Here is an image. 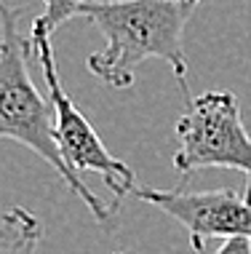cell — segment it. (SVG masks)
I'll return each mask as SVG.
<instances>
[{
  "instance_id": "277c9868",
  "label": "cell",
  "mask_w": 251,
  "mask_h": 254,
  "mask_svg": "<svg viewBox=\"0 0 251 254\" xmlns=\"http://www.w3.org/2000/svg\"><path fill=\"white\" fill-rule=\"evenodd\" d=\"M30 40H32V51H35L40 62V70H43L46 86H49V99L53 105V136H56V145L62 150L64 163L75 174L78 171H97L104 180L107 190L115 195L112 203L120 206L126 195H134V190H137L134 169L104 147V142L99 139V134L94 131L88 118L75 107V102L67 97L56 70V59H53L51 32L38 19L32 22Z\"/></svg>"
},
{
  "instance_id": "52a82bcc",
  "label": "cell",
  "mask_w": 251,
  "mask_h": 254,
  "mask_svg": "<svg viewBox=\"0 0 251 254\" xmlns=\"http://www.w3.org/2000/svg\"><path fill=\"white\" fill-rule=\"evenodd\" d=\"M94 3V0H43V13L38 16V22L53 35V30H59L64 22H70L72 16H80L83 5Z\"/></svg>"
},
{
  "instance_id": "7a4b0ae2",
  "label": "cell",
  "mask_w": 251,
  "mask_h": 254,
  "mask_svg": "<svg viewBox=\"0 0 251 254\" xmlns=\"http://www.w3.org/2000/svg\"><path fill=\"white\" fill-rule=\"evenodd\" d=\"M24 8H11L0 0V139H13L38 153L67 182V188L88 206L94 219L107 225L118 203H104L83 185V180L64 163L53 136V105L43 99L30 78L32 40L19 32Z\"/></svg>"
},
{
  "instance_id": "8992f818",
  "label": "cell",
  "mask_w": 251,
  "mask_h": 254,
  "mask_svg": "<svg viewBox=\"0 0 251 254\" xmlns=\"http://www.w3.org/2000/svg\"><path fill=\"white\" fill-rule=\"evenodd\" d=\"M40 238V219L30 209L11 206L0 214V254H35Z\"/></svg>"
},
{
  "instance_id": "3957f363",
  "label": "cell",
  "mask_w": 251,
  "mask_h": 254,
  "mask_svg": "<svg viewBox=\"0 0 251 254\" xmlns=\"http://www.w3.org/2000/svg\"><path fill=\"white\" fill-rule=\"evenodd\" d=\"M174 169L190 180L201 169H235L251 182V136L233 91H206L187 99L176 121Z\"/></svg>"
},
{
  "instance_id": "5b68a950",
  "label": "cell",
  "mask_w": 251,
  "mask_h": 254,
  "mask_svg": "<svg viewBox=\"0 0 251 254\" xmlns=\"http://www.w3.org/2000/svg\"><path fill=\"white\" fill-rule=\"evenodd\" d=\"M134 195L176 219L187 230L195 254H201L214 238H222V241L249 238L251 241V182L246 185V193L230 188L193 193V190H182L179 185L171 190L137 188Z\"/></svg>"
},
{
  "instance_id": "9c48e42d",
  "label": "cell",
  "mask_w": 251,
  "mask_h": 254,
  "mask_svg": "<svg viewBox=\"0 0 251 254\" xmlns=\"http://www.w3.org/2000/svg\"><path fill=\"white\" fill-rule=\"evenodd\" d=\"M115 254H123V252H115Z\"/></svg>"
},
{
  "instance_id": "ba28073f",
  "label": "cell",
  "mask_w": 251,
  "mask_h": 254,
  "mask_svg": "<svg viewBox=\"0 0 251 254\" xmlns=\"http://www.w3.org/2000/svg\"><path fill=\"white\" fill-rule=\"evenodd\" d=\"M214 254H251V241L249 238H230V241H222Z\"/></svg>"
},
{
  "instance_id": "6da1fadb",
  "label": "cell",
  "mask_w": 251,
  "mask_h": 254,
  "mask_svg": "<svg viewBox=\"0 0 251 254\" xmlns=\"http://www.w3.org/2000/svg\"><path fill=\"white\" fill-rule=\"evenodd\" d=\"M201 0H94L83 5L104 38V49L88 57V72L112 88H131L145 59H163L187 91L185 27Z\"/></svg>"
}]
</instances>
